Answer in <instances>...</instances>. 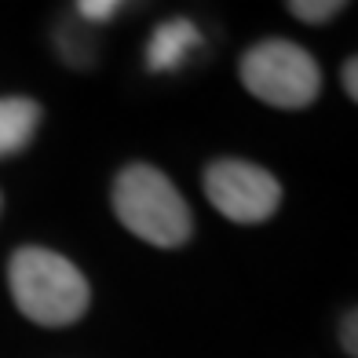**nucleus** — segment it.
Masks as SVG:
<instances>
[{
  "instance_id": "1",
  "label": "nucleus",
  "mask_w": 358,
  "mask_h": 358,
  "mask_svg": "<svg viewBox=\"0 0 358 358\" xmlns=\"http://www.w3.org/2000/svg\"><path fill=\"white\" fill-rule=\"evenodd\" d=\"M8 285L15 307L37 325L62 329L88 315L92 285L66 256L44 245H22L8 259Z\"/></svg>"
},
{
  "instance_id": "2",
  "label": "nucleus",
  "mask_w": 358,
  "mask_h": 358,
  "mask_svg": "<svg viewBox=\"0 0 358 358\" xmlns=\"http://www.w3.org/2000/svg\"><path fill=\"white\" fill-rule=\"evenodd\" d=\"M110 205L136 238L154 249H179L194 234V216L176 183L146 161H132L113 176Z\"/></svg>"
},
{
  "instance_id": "3",
  "label": "nucleus",
  "mask_w": 358,
  "mask_h": 358,
  "mask_svg": "<svg viewBox=\"0 0 358 358\" xmlns=\"http://www.w3.org/2000/svg\"><path fill=\"white\" fill-rule=\"evenodd\" d=\"M238 73H241V85L259 103L278 110H307L322 92V70L315 55L282 37L256 41L252 48H245Z\"/></svg>"
},
{
  "instance_id": "4",
  "label": "nucleus",
  "mask_w": 358,
  "mask_h": 358,
  "mask_svg": "<svg viewBox=\"0 0 358 358\" xmlns=\"http://www.w3.org/2000/svg\"><path fill=\"white\" fill-rule=\"evenodd\" d=\"M205 198L231 223H267L282 205V183L241 157H220L201 172Z\"/></svg>"
},
{
  "instance_id": "5",
  "label": "nucleus",
  "mask_w": 358,
  "mask_h": 358,
  "mask_svg": "<svg viewBox=\"0 0 358 358\" xmlns=\"http://www.w3.org/2000/svg\"><path fill=\"white\" fill-rule=\"evenodd\" d=\"M194 48H201V29L183 15H176V19L161 22L146 41V66H150V73H172L183 66V59Z\"/></svg>"
},
{
  "instance_id": "6",
  "label": "nucleus",
  "mask_w": 358,
  "mask_h": 358,
  "mask_svg": "<svg viewBox=\"0 0 358 358\" xmlns=\"http://www.w3.org/2000/svg\"><path fill=\"white\" fill-rule=\"evenodd\" d=\"M41 128V103L26 95H4L0 99V161L22 154Z\"/></svg>"
},
{
  "instance_id": "7",
  "label": "nucleus",
  "mask_w": 358,
  "mask_h": 358,
  "mask_svg": "<svg viewBox=\"0 0 358 358\" xmlns=\"http://www.w3.org/2000/svg\"><path fill=\"white\" fill-rule=\"evenodd\" d=\"M55 52L62 55V62L73 70H88L99 59V41L88 34V26L80 19H66L55 26Z\"/></svg>"
},
{
  "instance_id": "8",
  "label": "nucleus",
  "mask_w": 358,
  "mask_h": 358,
  "mask_svg": "<svg viewBox=\"0 0 358 358\" xmlns=\"http://www.w3.org/2000/svg\"><path fill=\"white\" fill-rule=\"evenodd\" d=\"M344 8H348L344 0H289V15H296V19L307 22V26L333 22Z\"/></svg>"
},
{
  "instance_id": "9",
  "label": "nucleus",
  "mask_w": 358,
  "mask_h": 358,
  "mask_svg": "<svg viewBox=\"0 0 358 358\" xmlns=\"http://www.w3.org/2000/svg\"><path fill=\"white\" fill-rule=\"evenodd\" d=\"M117 11H121L117 0H80V4H77V19L85 26H99V22H110Z\"/></svg>"
},
{
  "instance_id": "10",
  "label": "nucleus",
  "mask_w": 358,
  "mask_h": 358,
  "mask_svg": "<svg viewBox=\"0 0 358 358\" xmlns=\"http://www.w3.org/2000/svg\"><path fill=\"white\" fill-rule=\"evenodd\" d=\"M340 348H344L351 358H358V307L340 318Z\"/></svg>"
},
{
  "instance_id": "11",
  "label": "nucleus",
  "mask_w": 358,
  "mask_h": 358,
  "mask_svg": "<svg viewBox=\"0 0 358 358\" xmlns=\"http://www.w3.org/2000/svg\"><path fill=\"white\" fill-rule=\"evenodd\" d=\"M340 80H344V92L351 95V103H358V55H351L340 70Z\"/></svg>"
},
{
  "instance_id": "12",
  "label": "nucleus",
  "mask_w": 358,
  "mask_h": 358,
  "mask_svg": "<svg viewBox=\"0 0 358 358\" xmlns=\"http://www.w3.org/2000/svg\"><path fill=\"white\" fill-rule=\"evenodd\" d=\"M0 208H4V198H0Z\"/></svg>"
}]
</instances>
